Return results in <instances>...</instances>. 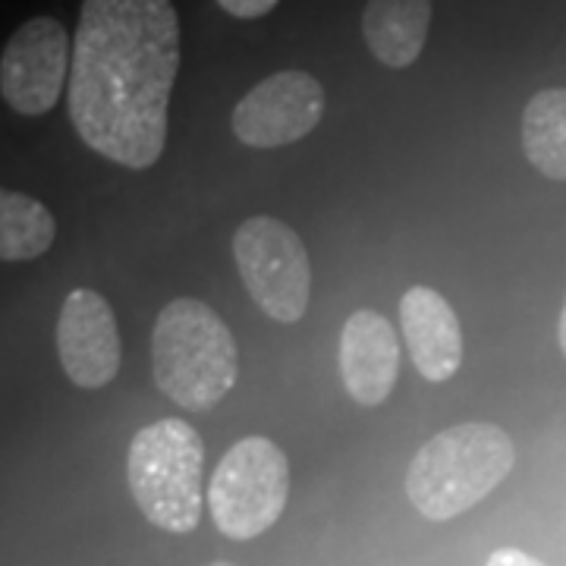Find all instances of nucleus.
<instances>
[{
    "label": "nucleus",
    "mask_w": 566,
    "mask_h": 566,
    "mask_svg": "<svg viewBox=\"0 0 566 566\" xmlns=\"http://www.w3.org/2000/svg\"><path fill=\"white\" fill-rule=\"evenodd\" d=\"M180 73L174 0H85L70 63V120L107 161L145 170L161 161Z\"/></svg>",
    "instance_id": "f257e3e1"
},
{
    "label": "nucleus",
    "mask_w": 566,
    "mask_h": 566,
    "mask_svg": "<svg viewBox=\"0 0 566 566\" xmlns=\"http://www.w3.org/2000/svg\"><path fill=\"white\" fill-rule=\"evenodd\" d=\"M151 375L167 400L208 412L237 387L240 349L211 305L180 296L164 305L151 331Z\"/></svg>",
    "instance_id": "f03ea898"
},
{
    "label": "nucleus",
    "mask_w": 566,
    "mask_h": 566,
    "mask_svg": "<svg viewBox=\"0 0 566 566\" xmlns=\"http://www.w3.org/2000/svg\"><path fill=\"white\" fill-rule=\"evenodd\" d=\"M516 465V447L501 424L460 422L438 431L412 457L406 494L431 523L457 520L485 501Z\"/></svg>",
    "instance_id": "7ed1b4c3"
},
{
    "label": "nucleus",
    "mask_w": 566,
    "mask_h": 566,
    "mask_svg": "<svg viewBox=\"0 0 566 566\" xmlns=\"http://www.w3.org/2000/svg\"><path fill=\"white\" fill-rule=\"evenodd\" d=\"M202 434L182 419L145 424L126 453V482L142 516L170 535H189L202 523Z\"/></svg>",
    "instance_id": "20e7f679"
},
{
    "label": "nucleus",
    "mask_w": 566,
    "mask_h": 566,
    "mask_svg": "<svg viewBox=\"0 0 566 566\" xmlns=\"http://www.w3.org/2000/svg\"><path fill=\"white\" fill-rule=\"evenodd\" d=\"M290 497V460L271 438L252 434L230 447L211 475L208 510L221 535L252 542L281 520Z\"/></svg>",
    "instance_id": "39448f33"
},
{
    "label": "nucleus",
    "mask_w": 566,
    "mask_h": 566,
    "mask_svg": "<svg viewBox=\"0 0 566 566\" xmlns=\"http://www.w3.org/2000/svg\"><path fill=\"white\" fill-rule=\"evenodd\" d=\"M233 259L245 283L271 322L296 324L312 296V264L300 233L277 218H249L233 233Z\"/></svg>",
    "instance_id": "423d86ee"
},
{
    "label": "nucleus",
    "mask_w": 566,
    "mask_h": 566,
    "mask_svg": "<svg viewBox=\"0 0 566 566\" xmlns=\"http://www.w3.org/2000/svg\"><path fill=\"white\" fill-rule=\"evenodd\" d=\"M73 48L61 20L35 17L22 22L0 54V95L22 117L54 111L70 80Z\"/></svg>",
    "instance_id": "0eeeda50"
},
{
    "label": "nucleus",
    "mask_w": 566,
    "mask_h": 566,
    "mask_svg": "<svg viewBox=\"0 0 566 566\" xmlns=\"http://www.w3.org/2000/svg\"><path fill=\"white\" fill-rule=\"evenodd\" d=\"M324 88L305 70L271 73L233 107V136L249 148H283L305 139L324 117Z\"/></svg>",
    "instance_id": "6e6552de"
},
{
    "label": "nucleus",
    "mask_w": 566,
    "mask_h": 566,
    "mask_svg": "<svg viewBox=\"0 0 566 566\" xmlns=\"http://www.w3.org/2000/svg\"><path fill=\"white\" fill-rule=\"evenodd\" d=\"M57 356L66 378L85 390H102L117 378L123 359L120 327L114 308L98 290L80 286L63 300Z\"/></svg>",
    "instance_id": "1a4fd4ad"
},
{
    "label": "nucleus",
    "mask_w": 566,
    "mask_h": 566,
    "mask_svg": "<svg viewBox=\"0 0 566 566\" xmlns=\"http://www.w3.org/2000/svg\"><path fill=\"white\" fill-rule=\"evenodd\" d=\"M340 378L349 400L381 406L400 375V340L394 324L371 308H356L340 331Z\"/></svg>",
    "instance_id": "9d476101"
},
{
    "label": "nucleus",
    "mask_w": 566,
    "mask_h": 566,
    "mask_svg": "<svg viewBox=\"0 0 566 566\" xmlns=\"http://www.w3.org/2000/svg\"><path fill=\"white\" fill-rule=\"evenodd\" d=\"M400 327H403L409 359L424 381H450L463 365V327L457 312L431 286H409L400 300Z\"/></svg>",
    "instance_id": "9b49d317"
},
{
    "label": "nucleus",
    "mask_w": 566,
    "mask_h": 566,
    "mask_svg": "<svg viewBox=\"0 0 566 566\" xmlns=\"http://www.w3.org/2000/svg\"><path fill=\"white\" fill-rule=\"evenodd\" d=\"M431 32V0H368L363 35L371 57L387 70H406L422 57Z\"/></svg>",
    "instance_id": "f8f14e48"
},
{
    "label": "nucleus",
    "mask_w": 566,
    "mask_h": 566,
    "mask_svg": "<svg viewBox=\"0 0 566 566\" xmlns=\"http://www.w3.org/2000/svg\"><path fill=\"white\" fill-rule=\"evenodd\" d=\"M523 151L547 180H566V88H545L528 98Z\"/></svg>",
    "instance_id": "ddd939ff"
},
{
    "label": "nucleus",
    "mask_w": 566,
    "mask_h": 566,
    "mask_svg": "<svg viewBox=\"0 0 566 566\" xmlns=\"http://www.w3.org/2000/svg\"><path fill=\"white\" fill-rule=\"evenodd\" d=\"M57 240L54 214L32 196L0 189V262H29Z\"/></svg>",
    "instance_id": "4468645a"
},
{
    "label": "nucleus",
    "mask_w": 566,
    "mask_h": 566,
    "mask_svg": "<svg viewBox=\"0 0 566 566\" xmlns=\"http://www.w3.org/2000/svg\"><path fill=\"white\" fill-rule=\"evenodd\" d=\"M277 3L281 0H218V7L233 20H262Z\"/></svg>",
    "instance_id": "2eb2a0df"
},
{
    "label": "nucleus",
    "mask_w": 566,
    "mask_h": 566,
    "mask_svg": "<svg viewBox=\"0 0 566 566\" xmlns=\"http://www.w3.org/2000/svg\"><path fill=\"white\" fill-rule=\"evenodd\" d=\"M485 566H545L538 557H532L526 551H520V547H501V551H494L491 557H488Z\"/></svg>",
    "instance_id": "dca6fc26"
},
{
    "label": "nucleus",
    "mask_w": 566,
    "mask_h": 566,
    "mask_svg": "<svg viewBox=\"0 0 566 566\" xmlns=\"http://www.w3.org/2000/svg\"><path fill=\"white\" fill-rule=\"evenodd\" d=\"M557 340H560V349L566 356V300H564V312H560V324H557Z\"/></svg>",
    "instance_id": "f3484780"
},
{
    "label": "nucleus",
    "mask_w": 566,
    "mask_h": 566,
    "mask_svg": "<svg viewBox=\"0 0 566 566\" xmlns=\"http://www.w3.org/2000/svg\"><path fill=\"white\" fill-rule=\"evenodd\" d=\"M211 566H237V564H227V560H218V564H211Z\"/></svg>",
    "instance_id": "a211bd4d"
}]
</instances>
